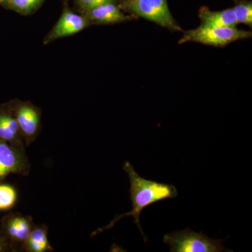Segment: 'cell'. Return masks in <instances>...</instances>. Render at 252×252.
<instances>
[{
	"mask_svg": "<svg viewBox=\"0 0 252 252\" xmlns=\"http://www.w3.org/2000/svg\"><path fill=\"white\" fill-rule=\"evenodd\" d=\"M123 168L130 180V188L129 191L132 205V210L123 215H117L108 225L96 230L91 234V236L102 233L104 230L111 229L124 217H133L135 224L143 236L144 242H147L148 239L144 235L140 223L141 212L152 204L176 198L178 195V191L173 185L160 183L141 177L129 161L125 162Z\"/></svg>",
	"mask_w": 252,
	"mask_h": 252,
	"instance_id": "1",
	"label": "cell"
},
{
	"mask_svg": "<svg viewBox=\"0 0 252 252\" xmlns=\"http://www.w3.org/2000/svg\"><path fill=\"white\" fill-rule=\"evenodd\" d=\"M162 241L169 245L170 252H232L224 248L223 240L209 238L189 228L167 233L164 235Z\"/></svg>",
	"mask_w": 252,
	"mask_h": 252,
	"instance_id": "2",
	"label": "cell"
},
{
	"mask_svg": "<svg viewBox=\"0 0 252 252\" xmlns=\"http://www.w3.org/2000/svg\"><path fill=\"white\" fill-rule=\"evenodd\" d=\"M251 36V32L242 31L236 27L214 28L200 26L196 29L187 31L179 43L195 41L207 45L223 46Z\"/></svg>",
	"mask_w": 252,
	"mask_h": 252,
	"instance_id": "3",
	"label": "cell"
},
{
	"mask_svg": "<svg viewBox=\"0 0 252 252\" xmlns=\"http://www.w3.org/2000/svg\"><path fill=\"white\" fill-rule=\"evenodd\" d=\"M124 7L136 16L172 31H181L167 6V0H126Z\"/></svg>",
	"mask_w": 252,
	"mask_h": 252,
	"instance_id": "4",
	"label": "cell"
},
{
	"mask_svg": "<svg viewBox=\"0 0 252 252\" xmlns=\"http://www.w3.org/2000/svg\"><path fill=\"white\" fill-rule=\"evenodd\" d=\"M30 163L24 148L0 140V181L10 174L27 175Z\"/></svg>",
	"mask_w": 252,
	"mask_h": 252,
	"instance_id": "5",
	"label": "cell"
},
{
	"mask_svg": "<svg viewBox=\"0 0 252 252\" xmlns=\"http://www.w3.org/2000/svg\"><path fill=\"white\" fill-rule=\"evenodd\" d=\"M16 119L25 144L29 145L32 143L37 135L40 124V117L37 110L30 104H21L16 110Z\"/></svg>",
	"mask_w": 252,
	"mask_h": 252,
	"instance_id": "6",
	"label": "cell"
},
{
	"mask_svg": "<svg viewBox=\"0 0 252 252\" xmlns=\"http://www.w3.org/2000/svg\"><path fill=\"white\" fill-rule=\"evenodd\" d=\"M88 26L85 18L65 10L50 34L51 39H58L76 34Z\"/></svg>",
	"mask_w": 252,
	"mask_h": 252,
	"instance_id": "7",
	"label": "cell"
},
{
	"mask_svg": "<svg viewBox=\"0 0 252 252\" xmlns=\"http://www.w3.org/2000/svg\"><path fill=\"white\" fill-rule=\"evenodd\" d=\"M5 228L11 240L23 245L34 228V225L31 217L15 215L6 220Z\"/></svg>",
	"mask_w": 252,
	"mask_h": 252,
	"instance_id": "8",
	"label": "cell"
},
{
	"mask_svg": "<svg viewBox=\"0 0 252 252\" xmlns=\"http://www.w3.org/2000/svg\"><path fill=\"white\" fill-rule=\"evenodd\" d=\"M201 26L206 27H235L238 24L233 9L212 11L203 7L199 13Z\"/></svg>",
	"mask_w": 252,
	"mask_h": 252,
	"instance_id": "9",
	"label": "cell"
},
{
	"mask_svg": "<svg viewBox=\"0 0 252 252\" xmlns=\"http://www.w3.org/2000/svg\"><path fill=\"white\" fill-rule=\"evenodd\" d=\"M88 16L92 21L99 23L122 22L130 18L123 14L114 3H107L87 11Z\"/></svg>",
	"mask_w": 252,
	"mask_h": 252,
	"instance_id": "10",
	"label": "cell"
},
{
	"mask_svg": "<svg viewBox=\"0 0 252 252\" xmlns=\"http://www.w3.org/2000/svg\"><path fill=\"white\" fill-rule=\"evenodd\" d=\"M25 250L29 252H46L52 251L48 238L47 228L45 225L34 226L27 240L23 243Z\"/></svg>",
	"mask_w": 252,
	"mask_h": 252,
	"instance_id": "11",
	"label": "cell"
},
{
	"mask_svg": "<svg viewBox=\"0 0 252 252\" xmlns=\"http://www.w3.org/2000/svg\"><path fill=\"white\" fill-rule=\"evenodd\" d=\"M0 140L24 148L25 142L21 132L15 127L8 114H0Z\"/></svg>",
	"mask_w": 252,
	"mask_h": 252,
	"instance_id": "12",
	"label": "cell"
},
{
	"mask_svg": "<svg viewBox=\"0 0 252 252\" xmlns=\"http://www.w3.org/2000/svg\"><path fill=\"white\" fill-rule=\"evenodd\" d=\"M17 200V192L11 186L0 185V211L12 208Z\"/></svg>",
	"mask_w": 252,
	"mask_h": 252,
	"instance_id": "13",
	"label": "cell"
},
{
	"mask_svg": "<svg viewBox=\"0 0 252 252\" xmlns=\"http://www.w3.org/2000/svg\"><path fill=\"white\" fill-rule=\"evenodd\" d=\"M238 23H244L252 26V1H241L237 3L233 9Z\"/></svg>",
	"mask_w": 252,
	"mask_h": 252,
	"instance_id": "14",
	"label": "cell"
},
{
	"mask_svg": "<svg viewBox=\"0 0 252 252\" xmlns=\"http://www.w3.org/2000/svg\"><path fill=\"white\" fill-rule=\"evenodd\" d=\"M44 0H7L6 2L12 9L26 14L35 9Z\"/></svg>",
	"mask_w": 252,
	"mask_h": 252,
	"instance_id": "15",
	"label": "cell"
},
{
	"mask_svg": "<svg viewBox=\"0 0 252 252\" xmlns=\"http://www.w3.org/2000/svg\"><path fill=\"white\" fill-rule=\"evenodd\" d=\"M77 1L83 9L89 11L107 3H115L116 0H77Z\"/></svg>",
	"mask_w": 252,
	"mask_h": 252,
	"instance_id": "16",
	"label": "cell"
},
{
	"mask_svg": "<svg viewBox=\"0 0 252 252\" xmlns=\"http://www.w3.org/2000/svg\"><path fill=\"white\" fill-rule=\"evenodd\" d=\"M4 248V244L3 243L2 240L0 238V252L3 251Z\"/></svg>",
	"mask_w": 252,
	"mask_h": 252,
	"instance_id": "17",
	"label": "cell"
},
{
	"mask_svg": "<svg viewBox=\"0 0 252 252\" xmlns=\"http://www.w3.org/2000/svg\"><path fill=\"white\" fill-rule=\"evenodd\" d=\"M3 1H6L7 0H3Z\"/></svg>",
	"mask_w": 252,
	"mask_h": 252,
	"instance_id": "18",
	"label": "cell"
}]
</instances>
